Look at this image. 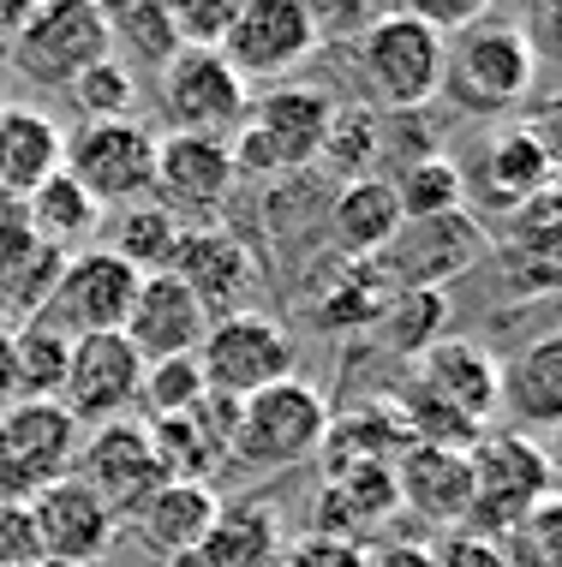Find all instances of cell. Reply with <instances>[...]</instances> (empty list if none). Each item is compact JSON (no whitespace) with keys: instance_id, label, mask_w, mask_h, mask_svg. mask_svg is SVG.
Here are the masks:
<instances>
[{"instance_id":"42","label":"cell","mask_w":562,"mask_h":567,"mask_svg":"<svg viewBox=\"0 0 562 567\" xmlns=\"http://www.w3.org/2000/svg\"><path fill=\"white\" fill-rule=\"evenodd\" d=\"M276 567H366V549L354 538H324V532H306L299 544L282 549Z\"/></svg>"},{"instance_id":"1","label":"cell","mask_w":562,"mask_h":567,"mask_svg":"<svg viewBox=\"0 0 562 567\" xmlns=\"http://www.w3.org/2000/svg\"><path fill=\"white\" fill-rule=\"evenodd\" d=\"M336 109L341 102L324 84H299V79L269 84L264 96H252L246 126L227 137L234 174L257 179V174H306V167H317V150H324Z\"/></svg>"},{"instance_id":"50","label":"cell","mask_w":562,"mask_h":567,"mask_svg":"<svg viewBox=\"0 0 562 567\" xmlns=\"http://www.w3.org/2000/svg\"><path fill=\"white\" fill-rule=\"evenodd\" d=\"M19 19H24V7H0V49L12 42V30H19Z\"/></svg>"},{"instance_id":"34","label":"cell","mask_w":562,"mask_h":567,"mask_svg":"<svg viewBox=\"0 0 562 567\" xmlns=\"http://www.w3.org/2000/svg\"><path fill=\"white\" fill-rule=\"evenodd\" d=\"M395 204H401V221H431V216H454L467 209V174L449 156H419L407 162L401 174L389 179Z\"/></svg>"},{"instance_id":"28","label":"cell","mask_w":562,"mask_h":567,"mask_svg":"<svg viewBox=\"0 0 562 567\" xmlns=\"http://www.w3.org/2000/svg\"><path fill=\"white\" fill-rule=\"evenodd\" d=\"M282 549V514L264 496H234L216 508V526L197 544V556L210 567H276Z\"/></svg>"},{"instance_id":"19","label":"cell","mask_w":562,"mask_h":567,"mask_svg":"<svg viewBox=\"0 0 562 567\" xmlns=\"http://www.w3.org/2000/svg\"><path fill=\"white\" fill-rule=\"evenodd\" d=\"M120 334L132 341V352H139L144 364L197 359V347H204V334H210V317H204V305L162 269V275H144L139 281V299H132Z\"/></svg>"},{"instance_id":"47","label":"cell","mask_w":562,"mask_h":567,"mask_svg":"<svg viewBox=\"0 0 562 567\" xmlns=\"http://www.w3.org/2000/svg\"><path fill=\"white\" fill-rule=\"evenodd\" d=\"M514 227H562V174L544 179V192L514 216Z\"/></svg>"},{"instance_id":"9","label":"cell","mask_w":562,"mask_h":567,"mask_svg":"<svg viewBox=\"0 0 562 567\" xmlns=\"http://www.w3.org/2000/svg\"><path fill=\"white\" fill-rule=\"evenodd\" d=\"M484 251H491L484 221L454 209V216H431V221H401L395 239L371 257V269L384 275L389 293H443Z\"/></svg>"},{"instance_id":"10","label":"cell","mask_w":562,"mask_h":567,"mask_svg":"<svg viewBox=\"0 0 562 567\" xmlns=\"http://www.w3.org/2000/svg\"><path fill=\"white\" fill-rule=\"evenodd\" d=\"M84 431L60 401H12L0 412V508L72 478Z\"/></svg>"},{"instance_id":"30","label":"cell","mask_w":562,"mask_h":567,"mask_svg":"<svg viewBox=\"0 0 562 567\" xmlns=\"http://www.w3.org/2000/svg\"><path fill=\"white\" fill-rule=\"evenodd\" d=\"M102 19H109V60L132 79H162L174 66L180 37L162 0H120V7H102Z\"/></svg>"},{"instance_id":"39","label":"cell","mask_w":562,"mask_h":567,"mask_svg":"<svg viewBox=\"0 0 562 567\" xmlns=\"http://www.w3.org/2000/svg\"><path fill=\"white\" fill-rule=\"evenodd\" d=\"M204 371L197 359H162V364H144V389H139V406L156 419H186V412L204 401Z\"/></svg>"},{"instance_id":"2","label":"cell","mask_w":562,"mask_h":567,"mask_svg":"<svg viewBox=\"0 0 562 567\" xmlns=\"http://www.w3.org/2000/svg\"><path fill=\"white\" fill-rule=\"evenodd\" d=\"M533 72H539V60L527 49L521 24L491 7L484 19H473L443 42V90L437 96L461 114L491 120V114L521 109V96L533 90Z\"/></svg>"},{"instance_id":"3","label":"cell","mask_w":562,"mask_h":567,"mask_svg":"<svg viewBox=\"0 0 562 567\" xmlns=\"http://www.w3.org/2000/svg\"><path fill=\"white\" fill-rule=\"evenodd\" d=\"M324 436H329V401L306 377H287L276 389L239 401L227 460H239L252 472H294L324 454Z\"/></svg>"},{"instance_id":"38","label":"cell","mask_w":562,"mask_h":567,"mask_svg":"<svg viewBox=\"0 0 562 567\" xmlns=\"http://www.w3.org/2000/svg\"><path fill=\"white\" fill-rule=\"evenodd\" d=\"M67 90H72V109L84 114V126H102V120H132V102H139V79H132L126 66H114V60L84 66Z\"/></svg>"},{"instance_id":"32","label":"cell","mask_w":562,"mask_h":567,"mask_svg":"<svg viewBox=\"0 0 562 567\" xmlns=\"http://www.w3.org/2000/svg\"><path fill=\"white\" fill-rule=\"evenodd\" d=\"M180 234H186V221H174L162 204H132V209H114L109 245H102V251H114L120 264L139 269V275H162L174 264Z\"/></svg>"},{"instance_id":"24","label":"cell","mask_w":562,"mask_h":567,"mask_svg":"<svg viewBox=\"0 0 562 567\" xmlns=\"http://www.w3.org/2000/svg\"><path fill=\"white\" fill-rule=\"evenodd\" d=\"M395 489H401V508L431 519V526H461L467 502H473V478H467V454L454 449H425L407 442V454L395 460Z\"/></svg>"},{"instance_id":"33","label":"cell","mask_w":562,"mask_h":567,"mask_svg":"<svg viewBox=\"0 0 562 567\" xmlns=\"http://www.w3.org/2000/svg\"><path fill=\"white\" fill-rule=\"evenodd\" d=\"M67 352H72V341L54 323H42V317L12 329V382H19V401H60Z\"/></svg>"},{"instance_id":"43","label":"cell","mask_w":562,"mask_h":567,"mask_svg":"<svg viewBox=\"0 0 562 567\" xmlns=\"http://www.w3.org/2000/svg\"><path fill=\"white\" fill-rule=\"evenodd\" d=\"M42 544L37 526H30V502H7L0 508V567H37Z\"/></svg>"},{"instance_id":"26","label":"cell","mask_w":562,"mask_h":567,"mask_svg":"<svg viewBox=\"0 0 562 567\" xmlns=\"http://www.w3.org/2000/svg\"><path fill=\"white\" fill-rule=\"evenodd\" d=\"M473 179H479V192H484V204H491V209L521 216V209L544 192L551 162H544V150L533 144V132H527V126H503V132H491V144L479 150Z\"/></svg>"},{"instance_id":"27","label":"cell","mask_w":562,"mask_h":567,"mask_svg":"<svg viewBox=\"0 0 562 567\" xmlns=\"http://www.w3.org/2000/svg\"><path fill=\"white\" fill-rule=\"evenodd\" d=\"M401 227V204H395L389 179L366 174V179H347L329 204V239H336V257H354V264H371L377 251L395 239Z\"/></svg>"},{"instance_id":"41","label":"cell","mask_w":562,"mask_h":567,"mask_svg":"<svg viewBox=\"0 0 562 567\" xmlns=\"http://www.w3.org/2000/svg\"><path fill=\"white\" fill-rule=\"evenodd\" d=\"M162 7H168V24H174V37H180V49L216 54L222 37L234 30L239 0H162Z\"/></svg>"},{"instance_id":"46","label":"cell","mask_w":562,"mask_h":567,"mask_svg":"<svg viewBox=\"0 0 562 567\" xmlns=\"http://www.w3.org/2000/svg\"><path fill=\"white\" fill-rule=\"evenodd\" d=\"M521 126L533 132V144L544 150V162H551V174H562V96L539 102V109L521 120Z\"/></svg>"},{"instance_id":"44","label":"cell","mask_w":562,"mask_h":567,"mask_svg":"<svg viewBox=\"0 0 562 567\" xmlns=\"http://www.w3.org/2000/svg\"><path fill=\"white\" fill-rule=\"evenodd\" d=\"M437 567H509L503 561V544L497 538H479V532H467V526H454L443 544L431 549Z\"/></svg>"},{"instance_id":"45","label":"cell","mask_w":562,"mask_h":567,"mask_svg":"<svg viewBox=\"0 0 562 567\" xmlns=\"http://www.w3.org/2000/svg\"><path fill=\"white\" fill-rule=\"evenodd\" d=\"M521 24V37H527V49H533V60L539 54H551V60H562V0H539L527 19H514Z\"/></svg>"},{"instance_id":"20","label":"cell","mask_w":562,"mask_h":567,"mask_svg":"<svg viewBox=\"0 0 562 567\" xmlns=\"http://www.w3.org/2000/svg\"><path fill=\"white\" fill-rule=\"evenodd\" d=\"M497 382H503V364H497L484 347H473V341H437L431 352H419V371H413L407 389L484 431L491 412H497Z\"/></svg>"},{"instance_id":"11","label":"cell","mask_w":562,"mask_h":567,"mask_svg":"<svg viewBox=\"0 0 562 567\" xmlns=\"http://www.w3.org/2000/svg\"><path fill=\"white\" fill-rule=\"evenodd\" d=\"M317 49H324V37L311 24V7H299V0H239L234 30L222 37L216 54L252 90V84H287Z\"/></svg>"},{"instance_id":"37","label":"cell","mask_w":562,"mask_h":567,"mask_svg":"<svg viewBox=\"0 0 562 567\" xmlns=\"http://www.w3.org/2000/svg\"><path fill=\"white\" fill-rule=\"evenodd\" d=\"M503 269L521 293H562V227H514L503 239Z\"/></svg>"},{"instance_id":"18","label":"cell","mask_w":562,"mask_h":567,"mask_svg":"<svg viewBox=\"0 0 562 567\" xmlns=\"http://www.w3.org/2000/svg\"><path fill=\"white\" fill-rule=\"evenodd\" d=\"M30 526H37L42 561L96 567L102 556H109L120 519L102 508L96 489H84L79 478H60V484H49V489H37V496H30Z\"/></svg>"},{"instance_id":"21","label":"cell","mask_w":562,"mask_h":567,"mask_svg":"<svg viewBox=\"0 0 562 567\" xmlns=\"http://www.w3.org/2000/svg\"><path fill=\"white\" fill-rule=\"evenodd\" d=\"M60 269H67V257L30 234L24 204H0V317H19V323L42 317Z\"/></svg>"},{"instance_id":"23","label":"cell","mask_w":562,"mask_h":567,"mask_svg":"<svg viewBox=\"0 0 562 567\" xmlns=\"http://www.w3.org/2000/svg\"><path fill=\"white\" fill-rule=\"evenodd\" d=\"M216 508H222L216 484H174L168 478V484H156L139 508L126 514V526L139 532L162 561H168V556H192V549L210 538Z\"/></svg>"},{"instance_id":"15","label":"cell","mask_w":562,"mask_h":567,"mask_svg":"<svg viewBox=\"0 0 562 567\" xmlns=\"http://www.w3.org/2000/svg\"><path fill=\"white\" fill-rule=\"evenodd\" d=\"M168 275L186 287L197 305H204L210 323H222V317L246 311V299H252V287H257V275H264V269H257V251L234 234V227L197 221V227L180 234Z\"/></svg>"},{"instance_id":"14","label":"cell","mask_w":562,"mask_h":567,"mask_svg":"<svg viewBox=\"0 0 562 567\" xmlns=\"http://www.w3.org/2000/svg\"><path fill=\"white\" fill-rule=\"evenodd\" d=\"M144 389V359L132 352L126 334H84L67 352V382H60V406L72 412L79 431H102L114 419L139 412Z\"/></svg>"},{"instance_id":"31","label":"cell","mask_w":562,"mask_h":567,"mask_svg":"<svg viewBox=\"0 0 562 567\" xmlns=\"http://www.w3.org/2000/svg\"><path fill=\"white\" fill-rule=\"evenodd\" d=\"M24 221H30V234H37L49 251H60V257H79V251H90V239H96V227L109 221L90 197L72 186L67 174H54L49 186H37L24 197Z\"/></svg>"},{"instance_id":"16","label":"cell","mask_w":562,"mask_h":567,"mask_svg":"<svg viewBox=\"0 0 562 567\" xmlns=\"http://www.w3.org/2000/svg\"><path fill=\"white\" fill-rule=\"evenodd\" d=\"M72 478L84 489H96L102 508L114 519H126L150 489L168 484L162 478V460H156V442H150V431L139 419H114V424H102V431H84L79 460H72Z\"/></svg>"},{"instance_id":"52","label":"cell","mask_w":562,"mask_h":567,"mask_svg":"<svg viewBox=\"0 0 562 567\" xmlns=\"http://www.w3.org/2000/svg\"><path fill=\"white\" fill-rule=\"evenodd\" d=\"M37 567H79V561H37Z\"/></svg>"},{"instance_id":"12","label":"cell","mask_w":562,"mask_h":567,"mask_svg":"<svg viewBox=\"0 0 562 567\" xmlns=\"http://www.w3.org/2000/svg\"><path fill=\"white\" fill-rule=\"evenodd\" d=\"M246 109H252V90L234 79V66L222 54L180 49L174 66L156 79V114L180 137H222L227 144V132L246 126Z\"/></svg>"},{"instance_id":"35","label":"cell","mask_w":562,"mask_h":567,"mask_svg":"<svg viewBox=\"0 0 562 567\" xmlns=\"http://www.w3.org/2000/svg\"><path fill=\"white\" fill-rule=\"evenodd\" d=\"M377 150H384V120H377V109H336L324 150H317V162H324L329 174L347 186V179H366L371 174Z\"/></svg>"},{"instance_id":"17","label":"cell","mask_w":562,"mask_h":567,"mask_svg":"<svg viewBox=\"0 0 562 567\" xmlns=\"http://www.w3.org/2000/svg\"><path fill=\"white\" fill-rule=\"evenodd\" d=\"M234 156H227L222 137H156V186L150 204H162L168 216H216L234 192Z\"/></svg>"},{"instance_id":"49","label":"cell","mask_w":562,"mask_h":567,"mask_svg":"<svg viewBox=\"0 0 562 567\" xmlns=\"http://www.w3.org/2000/svg\"><path fill=\"white\" fill-rule=\"evenodd\" d=\"M19 401V382H12V323L0 317V412Z\"/></svg>"},{"instance_id":"5","label":"cell","mask_w":562,"mask_h":567,"mask_svg":"<svg viewBox=\"0 0 562 567\" xmlns=\"http://www.w3.org/2000/svg\"><path fill=\"white\" fill-rule=\"evenodd\" d=\"M467 478H473V502H467V532L503 544L527 514L551 496V466L544 449L521 431H484L467 449Z\"/></svg>"},{"instance_id":"4","label":"cell","mask_w":562,"mask_h":567,"mask_svg":"<svg viewBox=\"0 0 562 567\" xmlns=\"http://www.w3.org/2000/svg\"><path fill=\"white\" fill-rule=\"evenodd\" d=\"M354 66L366 79L371 102L389 114H419L443 90V37L425 30L413 12H377L354 37Z\"/></svg>"},{"instance_id":"48","label":"cell","mask_w":562,"mask_h":567,"mask_svg":"<svg viewBox=\"0 0 562 567\" xmlns=\"http://www.w3.org/2000/svg\"><path fill=\"white\" fill-rule=\"evenodd\" d=\"M366 567H437V556H431V549H425V544L389 538V544L366 549Z\"/></svg>"},{"instance_id":"7","label":"cell","mask_w":562,"mask_h":567,"mask_svg":"<svg viewBox=\"0 0 562 567\" xmlns=\"http://www.w3.org/2000/svg\"><path fill=\"white\" fill-rule=\"evenodd\" d=\"M299 364V347L287 323L264 311H239V317H222V323H210L204 347H197V371H204V389L216 394V401H252V394L276 389V382L294 377Z\"/></svg>"},{"instance_id":"40","label":"cell","mask_w":562,"mask_h":567,"mask_svg":"<svg viewBox=\"0 0 562 567\" xmlns=\"http://www.w3.org/2000/svg\"><path fill=\"white\" fill-rule=\"evenodd\" d=\"M509 567H562V496H544L533 514L503 538Z\"/></svg>"},{"instance_id":"29","label":"cell","mask_w":562,"mask_h":567,"mask_svg":"<svg viewBox=\"0 0 562 567\" xmlns=\"http://www.w3.org/2000/svg\"><path fill=\"white\" fill-rule=\"evenodd\" d=\"M306 305H311V323L324 334H359V329H377V317H384V305H389V287L371 264L336 257V264L317 275Z\"/></svg>"},{"instance_id":"6","label":"cell","mask_w":562,"mask_h":567,"mask_svg":"<svg viewBox=\"0 0 562 567\" xmlns=\"http://www.w3.org/2000/svg\"><path fill=\"white\" fill-rule=\"evenodd\" d=\"M60 174H67L102 216H109V209L150 204V186H156V132L139 126V120L79 126V132H67Z\"/></svg>"},{"instance_id":"36","label":"cell","mask_w":562,"mask_h":567,"mask_svg":"<svg viewBox=\"0 0 562 567\" xmlns=\"http://www.w3.org/2000/svg\"><path fill=\"white\" fill-rule=\"evenodd\" d=\"M449 329V299L443 293H389L384 317H377V334L395 347V352H431Z\"/></svg>"},{"instance_id":"13","label":"cell","mask_w":562,"mask_h":567,"mask_svg":"<svg viewBox=\"0 0 562 567\" xmlns=\"http://www.w3.org/2000/svg\"><path fill=\"white\" fill-rule=\"evenodd\" d=\"M139 269H126L114 251L90 245V251L67 257L49 305H42V323H54L67 341H84V334H120L126 329V311L139 299Z\"/></svg>"},{"instance_id":"51","label":"cell","mask_w":562,"mask_h":567,"mask_svg":"<svg viewBox=\"0 0 562 567\" xmlns=\"http://www.w3.org/2000/svg\"><path fill=\"white\" fill-rule=\"evenodd\" d=\"M162 567H210V561H204V556H197V549H192V556H168Z\"/></svg>"},{"instance_id":"8","label":"cell","mask_w":562,"mask_h":567,"mask_svg":"<svg viewBox=\"0 0 562 567\" xmlns=\"http://www.w3.org/2000/svg\"><path fill=\"white\" fill-rule=\"evenodd\" d=\"M12 72L42 90H67L84 66L109 60V19L90 0H49V7H24L19 30L7 42Z\"/></svg>"},{"instance_id":"25","label":"cell","mask_w":562,"mask_h":567,"mask_svg":"<svg viewBox=\"0 0 562 567\" xmlns=\"http://www.w3.org/2000/svg\"><path fill=\"white\" fill-rule=\"evenodd\" d=\"M497 406L509 412L527 431H556L562 436V329L527 341L514 359L503 364V382H497ZM521 431V436H527Z\"/></svg>"},{"instance_id":"22","label":"cell","mask_w":562,"mask_h":567,"mask_svg":"<svg viewBox=\"0 0 562 567\" xmlns=\"http://www.w3.org/2000/svg\"><path fill=\"white\" fill-rule=\"evenodd\" d=\"M67 156V132L42 109L0 102V204H24L37 186H49Z\"/></svg>"}]
</instances>
